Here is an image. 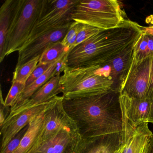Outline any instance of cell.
Listing matches in <instances>:
<instances>
[{"label": "cell", "instance_id": "cell-27", "mask_svg": "<svg viewBox=\"0 0 153 153\" xmlns=\"http://www.w3.org/2000/svg\"><path fill=\"white\" fill-rule=\"evenodd\" d=\"M53 63H38L33 73L30 75L25 83V87L34 82L36 79L43 75Z\"/></svg>", "mask_w": 153, "mask_h": 153}, {"label": "cell", "instance_id": "cell-14", "mask_svg": "<svg viewBox=\"0 0 153 153\" xmlns=\"http://www.w3.org/2000/svg\"><path fill=\"white\" fill-rule=\"evenodd\" d=\"M120 101L123 118L132 127L137 128L142 123H148L151 100L148 98H130L120 94Z\"/></svg>", "mask_w": 153, "mask_h": 153}, {"label": "cell", "instance_id": "cell-3", "mask_svg": "<svg viewBox=\"0 0 153 153\" xmlns=\"http://www.w3.org/2000/svg\"><path fill=\"white\" fill-rule=\"evenodd\" d=\"M100 67L67 68L59 81L60 91L63 98L91 96L113 89V82L101 74Z\"/></svg>", "mask_w": 153, "mask_h": 153}, {"label": "cell", "instance_id": "cell-1", "mask_svg": "<svg viewBox=\"0 0 153 153\" xmlns=\"http://www.w3.org/2000/svg\"><path fill=\"white\" fill-rule=\"evenodd\" d=\"M62 105L82 139L123 131V114L117 91L111 89L96 95L63 98Z\"/></svg>", "mask_w": 153, "mask_h": 153}, {"label": "cell", "instance_id": "cell-5", "mask_svg": "<svg viewBox=\"0 0 153 153\" xmlns=\"http://www.w3.org/2000/svg\"><path fill=\"white\" fill-rule=\"evenodd\" d=\"M116 0H79L72 14V21L103 30L119 26L125 20Z\"/></svg>", "mask_w": 153, "mask_h": 153}, {"label": "cell", "instance_id": "cell-17", "mask_svg": "<svg viewBox=\"0 0 153 153\" xmlns=\"http://www.w3.org/2000/svg\"><path fill=\"white\" fill-rule=\"evenodd\" d=\"M45 111L34 117L31 120L28 124V129L21 140L17 149L14 153H30L35 144L42 127Z\"/></svg>", "mask_w": 153, "mask_h": 153}, {"label": "cell", "instance_id": "cell-23", "mask_svg": "<svg viewBox=\"0 0 153 153\" xmlns=\"http://www.w3.org/2000/svg\"><path fill=\"white\" fill-rule=\"evenodd\" d=\"M84 26L83 24L74 21L71 25L68 33L61 42L66 47L67 51H69L73 48L78 34Z\"/></svg>", "mask_w": 153, "mask_h": 153}, {"label": "cell", "instance_id": "cell-21", "mask_svg": "<svg viewBox=\"0 0 153 153\" xmlns=\"http://www.w3.org/2000/svg\"><path fill=\"white\" fill-rule=\"evenodd\" d=\"M40 57H37L20 67L16 68L13 73L12 82L26 83L39 62Z\"/></svg>", "mask_w": 153, "mask_h": 153}, {"label": "cell", "instance_id": "cell-28", "mask_svg": "<svg viewBox=\"0 0 153 153\" xmlns=\"http://www.w3.org/2000/svg\"><path fill=\"white\" fill-rule=\"evenodd\" d=\"M11 107L6 106L4 103L1 92V109H0V127H1L5 123L10 113Z\"/></svg>", "mask_w": 153, "mask_h": 153}, {"label": "cell", "instance_id": "cell-12", "mask_svg": "<svg viewBox=\"0 0 153 153\" xmlns=\"http://www.w3.org/2000/svg\"><path fill=\"white\" fill-rule=\"evenodd\" d=\"M148 123H142L136 128L123 123L121 143L114 153H146L153 135Z\"/></svg>", "mask_w": 153, "mask_h": 153}, {"label": "cell", "instance_id": "cell-18", "mask_svg": "<svg viewBox=\"0 0 153 153\" xmlns=\"http://www.w3.org/2000/svg\"><path fill=\"white\" fill-rule=\"evenodd\" d=\"M16 0H6L0 8V62L5 58L6 39Z\"/></svg>", "mask_w": 153, "mask_h": 153}, {"label": "cell", "instance_id": "cell-34", "mask_svg": "<svg viewBox=\"0 0 153 153\" xmlns=\"http://www.w3.org/2000/svg\"><path fill=\"white\" fill-rule=\"evenodd\" d=\"M146 23L148 24H150L153 26V14L149 16L146 18Z\"/></svg>", "mask_w": 153, "mask_h": 153}, {"label": "cell", "instance_id": "cell-6", "mask_svg": "<svg viewBox=\"0 0 153 153\" xmlns=\"http://www.w3.org/2000/svg\"><path fill=\"white\" fill-rule=\"evenodd\" d=\"M79 0H44L40 16L27 44L53 30L70 25L71 14Z\"/></svg>", "mask_w": 153, "mask_h": 153}, {"label": "cell", "instance_id": "cell-10", "mask_svg": "<svg viewBox=\"0 0 153 153\" xmlns=\"http://www.w3.org/2000/svg\"><path fill=\"white\" fill-rule=\"evenodd\" d=\"M71 25L48 32L24 45L19 51L16 68L24 65L36 57H41L50 46L55 43L62 42Z\"/></svg>", "mask_w": 153, "mask_h": 153}, {"label": "cell", "instance_id": "cell-2", "mask_svg": "<svg viewBox=\"0 0 153 153\" xmlns=\"http://www.w3.org/2000/svg\"><path fill=\"white\" fill-rule=\"evenodd\" d=\"M141 34L140 25L125 19L119 26L103 30L70 50L67 68L103 66L135 43Z\"/></svg>", "mask_w": 153, "mask_h": 153}, {"label": "cell", "instance_id": "cell-7", "mask_svg": "<svg viewBox=\"0 0 153 153\" xmlns=\"http://www.w3.org/2000/svg\"><path fill=\"white\" fill-rule=\"evenodd\" d=\"M152 62L153 56L147 57L138 63L133 62L128 74L121 88L120 94L130 98H147Z\"/></svg>", "mask_w": 153, "mask_h": 153}, {"label": "cell", "instance_id": "cell-19", "mask_svg": "<svg viewBox=\"0 0 153 153\" xmlns=\"http://www.w3.org/2000/svg\"><path fill=\"white\" fill-rule=\"evenodd\" d=\"M58 60L55 62L50 67L48 70L42 76L40 77L39 79H36L28 86L25 88V89L18 96L14 102V104L11 107L10 111L15 110L27 101L42 86L51 78L54 76L55 68Z\"/></svg>", "mask_w": 153, "mask_h": 153}, {"label": "cell", "instance_id": "cell-9", "mask_svg": "<svg viewBox=\"0 0 153 153\" xmlns=\"http://www.w3.org/2000/svg\"><path fill=\"white\" fill-rule=\"evenodd\" d=\"M61 97L62 96H57L49 102L25 110L6 120L1 127V135L2 138L1 150L4 149L16 134L29 124L34 117L45 111Z\"/></svg>", "mask_w": 153, "mask_h": 153}, {"label": "cell", "instance_id": "cell-25", "mask_svg": "<svg viewBox=\"0 0 153 153\" xmlns=\"http://www.w3.org/2000/svg\"><path fill=\"white\" fill-rule=\"evenodd\" d=\"M102 31L103 30L94 27L84 25L83 28L78 34L76 40L73 48Z\"/></svg>", "mask_w": 153, "mask_h": 153}, {"label": "cell", "instance_id": "cell-29", "mask_svg": "<svg viewBox=\"0 0 153 153\" xmlns=\"http://www.w3.org/2000/svg\"><path fill=\"white\" fill-rule=\"evenodd\" d=\"M153 97V62H152V68L150 71V77H149V85L147 93V98H148L150 100H152Z\"/></svg>", "mask_w": 153, "mask_h": 153}, {"label": "cell", "instance_id": "cell-24", "mask_svg": "<svg viewBox=\"0 0 153 153\" xmlns=\"http://www.w3.org/2000/svg\"><path fill=\"white\" fill-rule=\"evenodd\" d=\"M9 92L4 101L5 105L11 107L18 96L25 88V83L18 81L12 82Z\"/></svg>", "mask_w": 153, "mask_h": 153}, {"label": "cell", "instance_id": "cell-22", "mask_svg": "<svg viewBox=\"0 0 153 153\" xmlns=\"http://www.w3.org/2000/svg\"><path fill=\"white\" fill-rule=\"evenodd\" d=\"M148 36L141 34L134 46L133 62L138 63L147 58L146 51L148 47Z\"/></svg>", "mask_w": 153, "mask_h": 153}, {"label": "cell", "instance_id": "cell-8", "mask_svg": "<svg viewBox=\"0 0 153 153\" xmlns=\"http://www.w3.org/2000/svg\"><path fill=\"white\" fill-rule=\"evenodd\" d=\"M63 97L44 113L42 127L35 144L30 153L35 150L43 142L56 135L66 127H76L64 110Z\"/></svg>", "mask_w": 153, "mask_h": 153}, {"label": "cell", "instance_id": "cell-4", "mask_svg": "<svg viewBox=\"0 0 153 153\" xmlns=\"http://www.w3.org/2000/svg\"><path fill=\"white\" fill-rule=\"evenodd\" d=\"M44 0H16L5 45V57L19 51L40 16Z\"/></svg>", "mask_w": 153, "mask_h": 153}, {"label": "cell", "instance_id": "cell-15", "mask_svg": "<svg viewBox=\"0 0 153 153\" xmlns=\"http://www.w3.org/2000/svg\"><path fill=\"white\" fill-rule=\"evenodd\" d=\"M122 131L82 139L76 153H114L120 146Z\"/></svg>", "mask_w": 153, "mask_h": 153}, {"label": "cell", "instance_id": "cell-20", "mask_svg": "<svg viewBox=\"0 0 153 153\" xmlns=\"http://www.w3.org/2000/svg\"><path fill=\"white\" fill-rule=\"evenodd\" d=\"M66 47L61 42L55 43L50 46L40 57L39 63H53L60 59L62 55L68 52Z\"/></svg>", "mask_w": 153, "mask_h": 153}, {"label": "cell", "instance_id": "cell-30", "mask_svg": "<svg viewBox=\"0 0 153 153\" xmlns=\"http://www.w3.org/2000/svg\"><path fill=\"white\" fill-rule=\"evenodd\" d=\"M148 47L146 51V57L153 56V37L148 36Z\"/></svg>", "mask_w": 153, "mask_h": 153}, {"label": "cell", "instance_id": "cell-13", "mask_svg": "<svg viewBox=\"0 0 153 153\" xmlns=\"http://www.w3.org/2000/svg\"><path fill=\"white\" fill-rule=\"evenodd\" d=\"M136 42L124 50L116 58L103 66H101L102 76L113 82V90L119 93L133 62L134 46Z\"/></svg>", "mask_w": 153, "mask_h": 153}, {"label": "cell", "instance_id": "cell-33", "mask_svg": "<svg viewBox=\"0 0 153 153\" xmlns=\"http://www.w3.org/2000/svg\"><path fill=\"white\" fill-rule=\"evenodd\" d=\"M146 153H153V135L150 139L149 144Z\"/></svg>", "mask_w": 153, "mask_h": 153}, {"label": "cell", "instance_id": "cell-32", "mask_svg": "<svg viewBox=\"0 0 153 153\" xmlns=\"http://www.w3.org/2000/svg\"><path fill=\"white\" fill-rule=\"evenodd\" d=\"M148 123H153V97L151 101V105H150V111L149 115Z\"/></svg>", "mask_w": 153, "mask_h": 153}, {"label": "cell", "instance_id": "cell-11", "mask_svg": "<svg viewBox=\"0 0 153 153\" xmlns=\"http://www.w3.org/2000/svg\"><path fill=\"white\" fill-rule=\"evenodd\" d=\"M81 140L76 127H66L31 153H76Z\"/></svg>", "mask_w": 153, "mask_h": 153}, {"label": "cell", "instance_id": "cell-26", "mask_svg": "<svg viewBox=\"0 0 153 153\" xmlns=\"http://www.w3.org/2000/svg\"><path fill=\"white\" fill-rule=\"evenodd\" d=\"M28 128V125L26 126L21 131L12 139L4 149L1 151V153H14L17 149L24 135Z\"/></svg>", "mask_w": 153, "mask_h": 153}, {"label": "cell", "instance_id": "cell-31", "mask_svg": "<svg viewBox=\"0 0 153 153\" xmlns=\"http://www.w3.org/2000/svg\"><path fill=\"white\" fill-rule=\"evenodd\" d=\"M140 29L142 33L153 37V26L149 27H143L140 26Z\"/></svg>", "mask_w": 153, "mask_h": 153}, {"label": "cell", "instance_id": "cell-16", "mask_svg": "<svg viewBox=\"0 0 153 153\" xmlns=\"http://www.w3.org/2000/svg\"><path fill=\"white\" fill-rule=\"evenodd\" d=\"M61 75L54 76L37 90L31 97L10 113L7 120L23 111L46 102L57 96L60 93L59 81Z\"/></svg>", "mask_w": 153, "mask_h": 153}]
</instances>
